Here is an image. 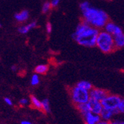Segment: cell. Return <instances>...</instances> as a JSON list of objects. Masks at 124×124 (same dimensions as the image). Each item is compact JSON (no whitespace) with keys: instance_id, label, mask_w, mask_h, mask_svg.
Listing matches in <instances>:
<instances>
[{"instance_id":"1","label":"cell","mask_w":124,"mask_h":124,"mask_svg":"<svg viewBox=\"0 0 124 124\" xmlns=\"http://www.w3.org/2000/svg\"><path fill=\"white\" fill-rule=\"evenodd\" d=\"M98 33V29L90 26L89 24L82 20L77 26L76 31L72 35V37L79 45L92 48L95 46Z\"/></svg>"},{"instance_id":"2","label":"cell","mask_w":124,"mask_h":124,"mask_svg":"<svg viewBox=\"0 0 124 124\" xmlns=\"http://www.w3.org/2000/svg\"><path fill=\"white\" fill-rule=\"evenodd\" d=\"M82 12L83 20L90 26L98 30L104 28L106 23L109 21V17L106 12L91 6L83 10Z\"/></svg>"},{"instance_id":"3","label":"cell","mask_w":124,"mask_h":124,"mask_svg":"<svg viewBox=\"0 0 124 124\" xmlns=\"http://www.w3.org/2000/svg\"><path fill=\"white\" fill-rule=\"evenodd\" d=\"M95 46L104 54H110L115 52L114 36L106 31H99L98 34Z\"/></svg>"},{"instance_id":"4","label":"cell","mask_w":124,"mask_h":124,"mask_svg":"<svg viewBox=\"0 0 124 124\" xmlns=\"http://www.w3.org/2000/svg\"><path fill=\"white\" fill-rule=\"evenodd\" d=\"M69 93L71 100L75 105L88 102L90 98L89 91L80 88L77 85L70 88L69 89Z\"/></svg>"},{"instance_id":"5","label":"cell","mask_w":124,"mask_h":124,"mask_svg":"<svg viewBox=\"0 0 124 124\" xmlns=\"http://www.w3.org/2000/svg\"><path fill=\"white\" fill-rule=\"evenodd\" d=\"M122 100V98L120 95L109 94L105 97L104 99L101 101V105L104 108L110 109V110H115L118 106L119 103Z\"/></svg>"},{"instance_id":"6","label":"cell","mask_w":124,"mask_h":124,"mask_svg":"<svg viewBox=\"0 0 124 124\" xmlns=\"http://www.w3.org/2000/svg\"><path fill=\"white\" fill-rule=\"evenodd\" d=\"M89 98L95 99V100L101 101L102 99H104L108 94L109 92L103 89H99V88H94L92 87L91 90L89 91Z\"/></svg>"},{"instance_id":"7","label":"cell","mask_w":124,"mask_h":124,"mask_svg":"<svg viewBox=\"0 0 124 124\" xmlns=\"http://www.w3.org/2000/svg\"><path fill=\"white\" fill-rule=\"evenodd\" d=\"M104 28V31H106L108 33L111 34L113 36L123 33L122 29L119 26H117L116 24H115L114 22L110 21H108L106 23Z\"/></svg>"},{"instance_id":"8","label":"cell","mask_w":124,"mask_h":124,"mask_svg":"<svg viewBox=\"0 0 124 124\" xmlns=\"http://www.w3.org/2000/svg\"><path fill=\"white\" fill-rule=\"evenodd\" d=\"M82 116L85 121V124H97L101 120L100 115L93 114L91 111L85 113Z\"/></svg>"},{"instance_id":"9","label":"cell","mask_w":124,"mask_h":124,"mask_svg":"<svg viewBox=\"0 0 124 124\" xmlns=\"http://www.w3.org/2000/svg\"><path fill=\"white\" fill-rule=\"evenodd\" d=\"M89 107H90V111L93 114H100L101 110L103 109V107L101 105V101L95 100V99L89 98V100L88 101Z\"/></svg>"},{"instance_id":"10","label":"cell","mask_w":124,"mask_h":124,"mask_svg":"<svg viewBox=\"0 0 124 124\" xmlns=\"http://www.w3.org/2000/svg\"><path fill=\"white\" fill-rule=\"evenodd\" d=\"M119 114L118 110H117L116 109L115 110H110V109H106V108H104L102 109L101 114H99L101 116V120H104V121H107V122H109L111 120V119H112V117Z\"/></svg>"},{"instance_id":"11","label":"cell","mask_w":124,"mask_h":124,"mask_svg":"<svg viewBox=\"0 0 124 124\" xmlns=\"http://www.w3.org/2000/svg\"><path fill=\"white\" fill-rule=\"evenodd\" d=\"M29 17H30V14L27 10H23L19 12V13L15 14V20L19 23H23L27 21L29 19Z\"/></svg>"},{"instance_id":"12","label":"cell","mask_w":124,"mask_h":124,"mask_svg":"<svg viewBox=\"0 0 124 124\" xmlns=\"http://www.w3.org/2000/svg\"><path fill=\"white\" fill-rule=\"evenodd\" d=\"M114 45H115V48L116 50L117 49H120V48H123V46H124V34H123V33L114 36Z\"/></svg>"},{"instance_id":"13","label":"cell","mask_w":124,"mask_h":124,"mask_svg":"<svg viewBox=\"0 0 124 124\" xmlns=\"http://www.w3.org/2000/svg\"><path fill=\"white\" fill-rule=\"evenodd\" d=\"M37 25L36 21H33L30 23H28L27 25H24V26H21L19 28L17 29L18 32L21 34H26L30 30L33 29L34 27H36Z\"/></svg>"},{"instance_id":"14","label":"cell","mask_w":124,"mask_h":124,"mask_svg":"<svg viewBox=\"0 0 124 124\" xmlns=\"http://www.w3.org/2000/svg\"><path fill=\"white\" fill-rule=\"evenodd\" d=\"M75 106L78 109L79 112L82 115H83L85 113H88V112H89V111H90V107H89V104L88 102L76 104Z\"/></svg>"},{"instance_id":"15","label":"cell","mask_w":124,"mask_h":124,"mask_svg":"<svg viewBox=\"0 0 124 124\" xmlns=\"http://www.w3.org/2000/svg\"><path fill=\"white\" fill-rule=\"evenodd\" d=\"M30 103H31V105H32L33 108H34L37 110H42V101H39L36 96L30 95Z\"/></svg>"},{"instance_id":"16","label":"cell","mask_w":124,"mask_h":124,"mask_svg":"<svg viewBox=\"0 0 124 124\" xmlns=\"http://www.w3.org/2000/svg\"><path fill=\"white\" fill-rule=\"evenodd\" d=\"M48 65L47 64H39L35 67V73L37 74H41V75H45L48 71Z\"/></svg>"},{"instance_id":"17","label":"cell","mask_w":124,"mask_h":124,"mask_svg":"<svg viewBox=\"0 0 124 124\" xmlns=\"http://www.w3.org/2000/svg\"><path fill=\"white\" fill-rule=\"evenodd\" d=\"M77 86H79V87L82 88V89H84L85 90H91L92 88L93 87V85L88 81H84V80H83V81H79L77 84Z\"/></svg>"},{"instance_id":"18","label":"cell","mask_w":124,"mask_h":124,"mask_svg":"<svg viewBox=\"0 0 124 124\" xmlns=\"http://www.w3.org/2000/svg\"><path fill=\"white\" fill-rule=\"evenodd\" d=\"M42 111L46 113L50 112V104H49L48 99L46 98L43 101H42Z\"/></svg>"},{"instance_id":"19","label":"cell","mask_w":124,"mask_h":124,"mask_svg":"<svg viewBox=\"0 0 124 124\" xmlns=\"http://www.w3.org/2000/svg\"><path fill=\"white\" fill-rule=\"evenodd\" d=\"M52 5H51V2H46L42 5V12L43 14H46L48 12L52 9Z\"/></svg>"},{"instance_id":"20","label":"cell","mask_w":124,"mask_h":124,"mask_svg":"<svg viewBox=\"0 0 124 124\" xmlns=\"http://www.w3.org/2000/svg\"><path fill=\"white\" fill-rule=\"evenodd\" d=\"M31 85H37L39 83V74L35 73L32 76V78H31Z\"/></svg>"},{"instance_id":"21","label":"cell","mask_w":124,"mask_h":124,"mask_svg":"<svg viewBox=\"0 0 124 124\" xmlns=\"http://www.w3.org/2000/svg\"><path fill=\"white\" fill-rule=\"evenodd\" d=\"M116 110H118L119 114L120 113H121V114L124 113V101H123V98H122V100L120 101V102L119 103L118 106H117Z\"/></svg>"},{"instance_id":"22","label":"cell","mask_w":124,"mask_h":124,"mask_svg":"<svg viewBox=\"0 0 124 124\" xmlns=\"http://www.w3.org/2000/svg\"><path fill=\"white\" fill-rule=\"evenodd\" d=\"M89 6H90V4H89V2H82L81 4H80V5H79V7H80V9H81V11H83V10H84V9H85L86 8H88Z\"/></svg>"},{"instance_id":"23","label":"cell","mask_w":124,"mask_h":124,"mask_svg":"<svg viewBox=\"0 0 124 124\" xmlns=\"http://www.w3.org/2000/svg\"><path fill=\"white\" fill-rule=\"evenodd\" d=\"M28 103H29V101L27 98H21L19 101V104L21 105V106H25V105L28 104Z\"/></svg>"},{"instance_id":"24","label":"cell","mask_w":124,"mask_h":124,"mask_svg":"<svg viewBox=\"0 0 124 124\" xmlns=\"http://www.w3.org/2000/svg\"><path fill=\"white\" fill-rule=\"evenodd\" d=\"M52 24L50 22H48L46 24V31L48 34H50L52 33Z\"/></svg>"},{"instance_id":"25","label":"cell","mask_w":124,"mask_h":124,"mask_svg":"<svg viewBox=\"0 0 124 124\" xmlns=\"http://www.w3.org/2000/svg\"><path fill=\"white\" fill-rule=\"evenodd\" d=\"M60 2V0H52V2H51V5H52V8H55V7H57V6L58 5Z\"/></svg>"},{"instance_id":"26","label":"cell","mask_w":124,"mask_h":124,"mask_svg":"<svg viewBox=\"0 0 124 124\" xmlns=\"http://www.w3.org/2000/svg\"><path fill=\"white\" fill-rule=\"evenodd\" d=\"M4 101H5V102L8 105H9V106H11V105L13 104V102H12V101L9 98H4Z\"/></svg>"},{"instance_id":"27","label":"cell","mask_w":124,"mask_h":124,"mask_svg":"<svg viewBox=\"0 0 124 124\" xmlns=\"http://www.w3.org/2000/svg\"><path fill=\"white\" fill-rule=\"evenodd\" d=\"M109 124H124L123 121H117V120H114V121H109Z\"/></svg>"},{"instance_id":"28","label":"cell","mask_w":124,"mask_h":124,"mask_svg":"<svg viewBox=\"0 0 124 124\" xmlns=\"http://www.w3.org/2000/svg\"><path fill=\"white\" fill-rule=\"evenodd\" d=\"M97 124H109V122H107V121H104V120H101Z\"/></svg>"},{"instance_id":"29","label":"cell","mask_w":124,"mask_h":124,"mask_svg":"<svg viewBox=\"0 0 124 124\" xmlns=\"http://www.w3.org/2000/svg\"><path fill=\"white\" fill-rule=\"evenodd\" d=\"M21 124H33V123L29 122V121H27V120H23L21 122Z\"/></svg>"},{"instance_id":"30","label":"cell","mask_w":124,"mask_h":124,"mask_svg":"<svg viewBox=\"0 0 124 124\" xmlns=\"http://www.w3.org/2000/svg\"><path fill=\"white\" fill-rule=\"evenodd\" d=\"M16 69H17V67H16L15 65H14V66H12V67H11V70H14V71H15V70H16Z\"/></svg>"},{"instance_id":"31","label":"cell","mask_w":124,"mask_h":124,"mask_svg":"<svg viewBox=\"0 0 124 124\" xmlns=\"http://www.w3.org/2000/svg\"><path fill=\"white\" fill-rule=\"evenodd\" d=\"M0 27H1V24H0Z\"/></svg>"}]
</instances>
